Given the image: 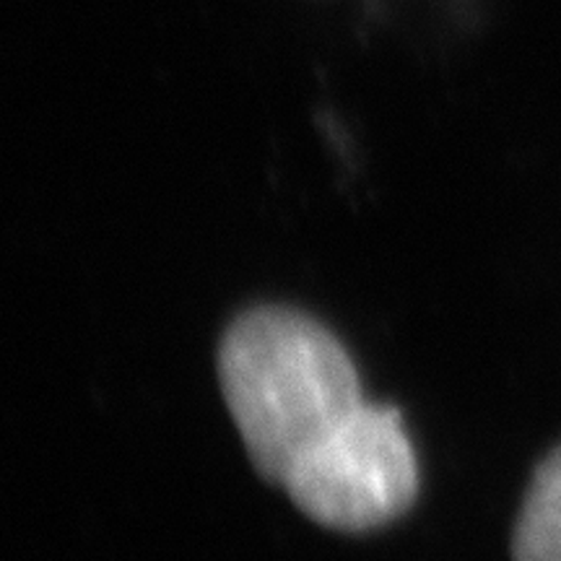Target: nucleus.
Returning <instances> with one entry per match:
<instances>
[{
  "label": "nucleus",
  "instance_id": "obj_1",
  "mask_svg": "<svg viewBox=\"0 0 561 561\" xmlns=\"http://www.w3.org/2000/svg\"><path fill=\"white\" fill-rule=\"evenodd\" d=\"M216 369L252 468L273 486L367 401L339 335L284 305L237 314L221 335Z\"/></svg>",
  "mask_w": 561,
  "mask_h": 561
},
{
  "label": "nucleus",
  "instance_id": "obj_2",
  "mask_svg": "<svg viewBox=\"0 0 561 561\" xmlns=\"http://www.w3.org/2000/svg\"><path fill=\"white\" fill-rule=\"evenodd\" d=\"M280 489L331 530L369 533L398 520L419 496V460L403 416L364 401L294 462Z\"/></svg>",
  "mask_w": 561,
  "mask_h": 561
},
{
  "label": "nucleus",
  "instance_id": "obj_3",
  "mask_svg": "<svg viewBox=\"0 0 561 561\" xmlns=\"http://www.w3.org/2000/svg\"><path fill=\"white\" fill-rule=\"evenodd\" d=\"M515 561H561V447L533 476L512 533Z\"/></svg>",
  "mask_w": 561,
  "mask_h": 561
}]
</instances>
